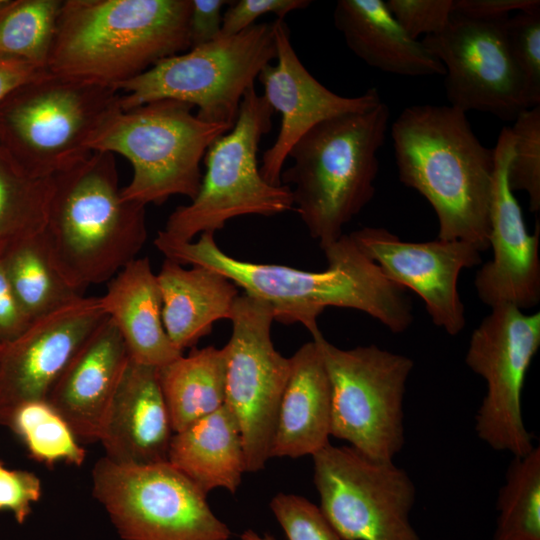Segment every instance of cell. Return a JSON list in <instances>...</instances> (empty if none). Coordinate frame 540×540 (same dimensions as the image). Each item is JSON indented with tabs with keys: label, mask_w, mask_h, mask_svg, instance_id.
Segmentation results:
<instances>
[{
	"label": "cell",
	"mask_w": 540,
	"mask_h": 540,
	"mask_svg": "<svg viewBox=\"0 0 540 540\" xmlns=\"http://www.w3.org/2000/svg\"><path fill=\"white\" fill-rule=\"evenodd\" d=\"M331 386V436L363 455L393 461L404 446L403 402L411 358L376 345L341 349L312 337Z\"/></svg>",
	"instance_id": "10"
},
{
	"label": "cell",
	"mask_w": 540,
	"mask_h": 540,
	"mask_svg": "<svg viewBox=\"0 0 540 540\" xmlns=\"http://www.w3.org/2000/svg\"><path fill=\"white\" fill-rule=\"evenodd\" d=\"M388 122L389 108L381 101L316 124L291 148L293 164L282 171L281 184L294 185V208L322 249L373 198Z\"/></svg>",
	"instance_id": "5"
},
{
	"label": "cell",
	"mask_w": 540,
	"mask_h": 540,
	"mask_svg": "<svg viewBox=\"0 0 540 540\" xmlns=\"http://www.w3.org/2000/svg\"><path fill=\"white\" fill-rule=\"evenodd\" d=\"M1 261L11 288L31 321L83 296L55 267L43 232L8 244L1 251Z\"/></svg>",
	"instance_id": "28"
},
{
	"label": "cell",
	"mask_w": 540,
	"mask_h": 540,
	"mask_svg": "<svg viewBox=\"0 0 540 540\" xmlns=\"http://www.w3.org/2000/svg\"><path fill=\"white\" fill-rule=\"evenodd\" d=\"M188 23L190 49L221 36L222 8L229 5L228 0H191Z\"/></svg>",
	"instance_id": "39"
},
{
	"label": "cell",
	"mask_w": 540,
	"mask_h": 540,
	"mask_svg": "<svg viewBox=\"0 0 540 540\" xmlns=\"http://www.w3.org/2000/svg\"><path fill=\"white\" fill-rule=\"evenodd\" d=\"M333 20L348 48L371 67L410 77L445 75L443 64L404 31L383 0H339Z\"/></svg>",
	"instance_id": "24"
},
{
	"label": "cell",
	"mask_w": 540,
	"mask_h": 540,
	"mask_svg": "<svg viewBox=\"0 0 540 540\" xmlns=\"http://www.w3.org/2000/svg\"><path fill=\"white\" fill-rule=\"evenodd\" d=\"M273 113L254 86L246 91L234 126L205 153L206 172L197 195L169 215L161 234L189 242L198 234L223 229L235 217H269L294 208L290 186L269 184L258 167L259 143L272 128Z\"/></svg>",
	"instance_id": "9"
},
{
	"label": "cell",
	"mask_w": 540,
	"mask_h": 540,
	"mask_svg": "<svg viewBox=\"0 0 540 540\" xmlns=\"http://www.w3.org/2000/svg\"><path fill=\"white\" fill-rule=\"evenodd\" d=\"M168 462L206 495L217 488L235 493L247 469L241 430L234 414L223 404L174 433Z\"/></svg>",
	"instance_id": "26"
},
{
	"label": "cell",
	"mask_w": 540,
	"mask_h": 540,
	"mask_svg": "<svg viewBox=\"0 0 540 540\" xmlns=\"http://www.w3.org/2000/svg\"><path fill=\"white\" fill-rule=\"evenodd\" d=\"M157 275L162 320L172 344L181 352L212 331L220 319H229L239 296L235 284L211 269L165 258Z\"/></svg>",
	"instance_id": "25"
},
{
	"label": "cell",
	"mask_w": 540,
	"mask_h": 540,
	"mask_svg": "<svg viewBox=\"0 0 540 540\" xmlns=\"http://www.w3.org/2000/svg\"><path fill=\"white\" fill-rule=\"evenodd\" d=\"M119 91L46 71L0 103V145L30 175L52 178L88 157Z\"/></svg>",
	"instance_id": "6"
},
{
	"label": "cell",
	"mask_w": 540,
	"mask_h": 540,
	"mask_svg": "<svg viewBox=\"0 0 540 540\" xmlns=\"http://www.w3.org/2000/svg\"><path fill=\"white\" fill-rule=\"evenodd\" d=\"M385 2L404 31L416 40L423 34L429 36L440 33L448 24L453 12V0H388Z\"/></svg>",
	"instance_id": "36"
},
{
	"label": "cell",
	"mask_w": 540,
	"mask_h": 540,
	"mask_svg": "<svg viewBox=\"0 0 540 540\" xmlns=\"http://www.w3.org/2000/svg\"><path fill=\"white\" fill-rule=\"evenodd\" d=\"M509 17L481 19L452 12L440 33L421 40L445 68L450 106L465 113H490L504 121H514L533 108L509 48Z\"/></svg>",
	"instance_id": "15"
},
{
	"label": "cell",
	"mask_w": 540,
	"mask_h": 540,
	"mask_svg": "<svg viewBox=\"0 0 540 540\" xmlns=\"http://www.w3.org/2000/svg\"><path fill=\"white\" fill-rule=\"evenodd\" d=\"M92 495L122 540H229L207 495L169 462L119 464L105 456L91 472Z\"/></svg>",
	"instance_id": "11"
},
{
	"label": "cell",
	"mask_w": 540,
	"mask_h": 540,
	"mask_svg": "<svg viewBox=\"0 0 540 540\" xmlns=\"http://www.w3.org/2000/svg\"><path fill=\"white\" fill-rule=\"evenodd\" d=\"M191 104L162 99L112 113L90 143V150L119 154L133 168L122 196L146 206L171 196L197 195L200 163L208 147L230 128L204 122Z\"/></svg>",
	"instance_id": "7"
},
{
	"label": "cell",
	"mask_w": 540,
	"mask_h": 540,
	"mask_svg": "<svg viewBox=\"0 0 540 540\" xmlns=\"http://www.w3.org/2000/svg\"><path fill=\"white\" fill-rule=\"evenodd\" d=\"M309 0H236L223 13L221 36H232L255 24L260 16L275 14L283 19L293 11L311 5Z\"/></svg>",
	"instance_id": "38"
},
{
	"label": "cell",
	"mask_w": 540,
	"mask_h": 540,
	"mask_svg": "<svg viewBox=\"0 0 540 540\" xmlns=\"http://www.w3.org/2000/svg\"><path fill=\"white\" fill-rule=\"evenodd\" d=\"M191 4L64 0L47 71L118 90L162 59L190 49Z\"/></svg>",
	"instance_id": "3"
},
{
	"label": "cell",
	"mask_w": 540,
	"mask_h": 540,
	"mask_svg": "<svg viewBox=\"0 0 540 540\" xmlns=\"http://www.w3.org/2000/svg\"><path fill=\"white\" fill-rule=\"evenodd\" d=\"M157 369L129 359L99 437L105 457L119 464L168 462L174 434Z\"/></svg>",
	"instance_id": "21"
},
{
	"label": "cell",
	"mask_w": 540,
	"mask_h": 540,
	"mask_svg": "<svg viewBox=\"0 0 540 540\" xmlns=\"http://www.w3.org/2000/svg\"><path fill=\"white\" fill-rule=\"evenodd\" d=\"M46 71L24 59L0 55V103L14 90Z\"/></svg>",
	"instance_id": "42"
},
{
	"label": "cell",
	"mask_w": 540,
	"mask_h": 540,
	"mask_svg": "<svg viewBox=\"0 0 540 540\" xmlns=\"http://www.w3.org/2000/svg\"><path fill=\"white\" fill-rule=\"evenodd\" d=\"M63 0H2L0 55L47 69Z\"/></svg>",
	"instance_id": "31"
},
{
	"label": "cell",
	"mask_w": 540,
	"mask_h": 540,
	"mask_svg": "<svg viewBox=\"0 0 540 540\" xmlns=\"http://www.w3.org/2000/svg\"><path fill=\"white\" fill-rule=\"evenodd\" d=\"M106 318L99 297H85L30 323L0 347V426L15 407L46 400L74 354Z\"/></svg>",
	"instance_id": "17"
},
{
	"label": "cell",
	"mask_w": 540,
	"mask_h": 540,
	"mask_svg": "<svg viewBox=\"0 0 540 540\" xmlns=\"http://www.w3.org/2000/svg\"><path fill=\"white\" fill-rule=\"evenodd\" d=\"M270 508L288 540H344L320 508L302 496L278 493Z\"/></svg>",
	"instance_id": "35"
},
{
	"label": "cell",
	"mask_w": 540,
	"mask_h": 540,
	"mask_svg": "<svg viewBox=\"0 0 540 540\" xmlns=\"http://www.w3.org/2000/svg\"><path fill=\"white\" fill-rule=\"evenodd\" d=\"M214 234L204 232L197 241L177 242L158 232L154 245L165 258L181 265L220 273L246 295L268 304L274 321L300 323L312 337L320 332L317 319L327 307L362 311L395 334L413 322L406 289L389 280L350 235L343 234L322 249L326 269L305 271L236 259L219 248Z\"/></svg>",
	"instance_id": "1"
},
{
	"label": "cell",
	"mask_w": 540,
	"mask_h": 540,
	"mask_svg": "<svg viewBox=\"0 0 540 540\" xmlns=\"http://www.w3.org/2000/svg\"><path fill=\"white\" fill-rule=\"evenodd\" d=\"M276 64H267L257 79L270 107L281 114V126L274 143L263 153L260 172L271 185L281 184V173L294 144L316 124L347 113L360 112L382 100L372 87L355 97L329 90L306 69L290 41V29L283 19L273 21Z\"/></svg>",
	"instance_id": "19"
},
{
	"label": "cell",
	"mask_w": 540,
	"mask_h": 540,
	"mask_svg": "<svg viewBox=\"0 0 540 540\" xmlns=\"http://www.w3.org/2000/svg\"><path fill=\"white\" fill-rule=\"evenodd\" d=\"M400 181L434 209L438 239L489 248L494 151L450 105L406 107L391 128Z\"/></svg>",
	"instance_id": "2"
},
{
	"label": "cell",
	"mask_w": 540,
	"mask_h": 540,
	"mask_svg": "<svg viewBox=\"0 0 540 540\" xmlns=\"http://www.w3.org/2000/svg\"><path fill=\"white\" fill-rule=\"evenodd\" d=\"M274 24H254L238 34L162 59L121 84V110L172 99L198 108L204 122L232 128L246 91L276 59Z\"/></svg>",
	"instance_id": "8"
},
{
	"label": "cell",
	"mask_w": 540,
	"mask_h": 540,
	"mask_svg": "<svg viewBox=\"0 0 540 540\" xmlns=\"http://www.w3.org/2000/svg\"><path fill=\"white\" fill-rule=\"evenodd\" d=\"M493 540H540V448L511 461L500 488Z\"/></svg>",
	"instance_id": "30"
},
{
	"label": "cell",
	"mask_w": 540,
	"mask_h": 540,
	"mask_svg": "<svg viewBox=\"0 0 540 540\" xmlns=\"http://www.w3.org/2000/svg\"><path fill=\"white\" fill-rule=\"evenodd\" d=\"M514 135L503 127L494 151V175L489 215V247L492 260L478 270L475 288L490 308L513 305L520 310L540 301L539 221L533 234L527 231L522 210L511 190L507 172Z\"/></svg>",
	"instance_id": "18"
},
{
	"label": "cell",
	"mask_w": 540,
	"mask_h": 540,
	"mask_svg": "<svg viewBox=\"0 0 540 540\" xmlns=\"http://www.w3.org/2000/svg\"><path fill=\"white\" fill-rule=\"evenodd\" d=\"M129 359L124 339L106 316L52 386L46 400L64 418L79 442L99 441Z\"/></svg>",
	"instance_id": "20"
},
{
	"label": "cell",
	"mask_w": 540,
	"mask_h": 540,
	"mask_svg": "<svg viewBox=\"0 0 540 540\" xmlns=\"http://www.w3.org/2000/svg\"><path fill=\"white\" fill-rule=\"evenodd\" d=\"M41 495V480L35 473L9 469L0 461V511L10 512L18 524H23Z\"/></svg>",
	"instance_id": "37"
},
{
	"label": "cell",
	"mask_w": 540,
	"mask_h": 540,
	"mask_svg": "<svg viewBox=\"0 0 540 540\" xmlns=\"http://www.w3.org/2000/svg\"><path fill=\"white\" fill-rule=\"evenodd\" d=\"M331 436V386L317 343L303 344L290 357L271 457L313 455Z\"/></svg>",
	"instance_id": "23"
},
{
	"label": "cell",
	"mask_w": 540,
	"mask_h": 540,
	"mask_svg": "<svg viewBox=\"0 0 540 540\" xmlns=\"http://www.w3.org/2000/svg\"><path fill=\"white\" fill-rule=\"evenodd\" d=\"M173 432H180L225 402L226 353L207 346L193 349L157 369Z\"/></svg>",
	"instance_id": "27"
},
{
	"label": "cell",
	"mask_w": 540,
	"mask_h": 540,
	"mask_svg": "<svg viewBox=\"0 0 540 540\" xmlns=\"http://www.w3.org/2000/svg\"><path fill=\"white\" fill-rule=\"evenodd\" d=\"M5 427L22 441L29 456L42 464L53 466L63 462L81 466L86 460V450L47 400L19 404L10 413Z\"/></svg>",
	"instance_id": "32"
},
{
	"label": "cell",
	"mask_w": 540,
	"mask_h": 540,
	"mask_svg": "<svg viewBox=\"0 0 540 540\" xmlns=\"http://www.w3.org/2000/svg\"><path fill=\"white\" fill-rule=\"evenodd\" d=\"M226 353L225 402L239 424L247 472L264 469L271 451L290 358L271 338L273 313L265 302L243 294L234 303Z\"/></svg>",
	"instance_id": "14"
},
{
	"label": "cell",
	"mask_w": 540,
	"mask_h": 540,
	"mask_svg": "<svg viewBox=\"0 0 540 540\" xmlns=\"http://www.w3.org/2000/svg\"><path fill=\"white\" fill-rule=\"evenodd\" d=\"M145 207L123 198L109 152L93 151L54 176L43 237L65 280L81 292L136 259L147 239Z\"/></svg>",
	"instance_id": "4"
},
{
	"label": "cell",
	"mask_w": 540,
	"mask_h": 540,
	"mask_svg": "<svg viewBox=\"0 0 540 540\" xmlns=\"http://www.w3.org/2000/svg\"><path fill=\"white\" fill-rule=\"evenodd\" d=\"M240 538L242 540H276L272 535L270 534H264L260 535L257 532L248 529L245 530L241 535Z\"/></svg>",
	"instance_id": "43"
},
{
	"label": "cell",
	"mask_w": 540,
	"mask_h": 540,
	"mask_svg": "<svg viewBox=\"0 0 540 540\" xmlns=\"http://www.w3.org/2000/svg\"><path fill=\"white\" fill-rule=\"evenodd\" d=\"M385 276L414 291L437 327L458 335L466 326L457 289L465 268L482 262L481 251L462 240L406 242L385 228L364 227L349 234Z\"/></svg>",
	"instance_id": "16"
},
{
	"label": "cell",
	"mask_w": 540,
	"mask_h": 540,
	"mask_svg": "<svg viewBox=\"0 0 540 540\" xmlns=\"http://www.w3.org/2000/svg\"><path fill=\"white\" fill-rule=\"evenodd\" d=\"M99 301L134 362L160 368L183 355L165 331L160 288L148 257L123 267L107 282Z\"/></svg>",
	"instance_id": "22"
},
{
	"label": "cell",
	"mask_w": 540,
	"mask_h": 540,
	"mask_svg": "<svg viewBox=\"0 0 540 540\" xmlns=\"http://www.w3.org/2000/svg\"><path fill=\"white\" fill-rule=\"evenodd\" d=\"M539 8V0H453V12L481 19L508 17L514 11Z\"/></svg>",
	"instance_id": "41"
},
{
	"label": "cell",
	"mask_w": 540,
	"mask_h": 540,
	"mask_svg": "<svg viewBox=\"0 0 540 540\" xmlns=\"http://www.w3.org/2000/svg\"><path fill=\"white\" fill-rule=\"evenodd\" d=\"M540 346V312L513 305L491 308L471 334L467 366L486 383L475 415L478 438L495 451L523 456L533 448L522 414V390Z\"/></svg>",
	"instance_id": "13"
},
{
	"label": "cell",
	"mask_w": 540,
	"mask_h": 540,
	"mask_svg": "<svg viewBox=\"0 0 540 540\" xmlns=\"http://www.w3.org/2000/svg\"><path fill=\"white\" fill-rule=\"evenodd\" d=\"M31 322L9 284L0 251V347L18 338Z\"/></svg>",
	"instance_id": "40"
},
{
	"label": "cell",
	"mask_w": 540,
	"mask_h": 540,
	"mask_svg": "<svg viewBox=\"0 0 540 540\" xmlns=\"http://www.w3.org/2000/svg\"><path fill=\"white\" fill-rule=\"evenodd\" d=\"M2 2V0H0V3Z\"/></svg>",
	"instance_id": "44"
},
{
	"label": "cell",
	"mask_w": 540,
	"mask_h": 540,
	"mask_svg": "<svg viewBox=\"0 0 540 540\" xmlns=\"http://www.w3.org/2000/svg\"><path fill=\"white\" fill-rule=\"evenodd\" d=\"M514 146L507 179L511 190L524 191L530 211L540 210V105L523 111L510 127Z\"/></svg>",
	"instance_id": "33"
},
{
	"label": "cell",
	"mask_w": 540,
	"mask_h": 540,
	"mask_svg": "<svg viewBox=\"0 0 540 540\" xmlns=\"http://www.w3.org/2000/svg\"><path fill=\"white\" fill-rule=\"evenodd\" d=\"M312 458L319 508L344 540H421L410 521L416 488L404 469L330 442Z\"/></svg>",
	"instance_id": "12"
},
{
	"label": "cell",
	"mask_w": 540,
	"mask_h": 540,
	"mask_svg": "<svg viewBox=\"0 0 540 540\" xmlns=\"http://www.w3.org/2000/svg\"><path fill=\"white\" fill-rule=\"evenodd\" d=\"M507 38L533 105H540V8L518 11L507 22Z\"/></svg>",
	"instance_id": "34"
},
{
	"label": "cell",
	"mask_w": 540,
	"mask_h": 540,
	"mask_svg": "<svg viewBox=\"0 0 540 540\" xmlns=\"http://www.w3.org/2000/svg\"><path fill=\"white\" fill-rule=\"evenodd\" d=\"M52 190L53 177L30 175L0 145V251L44 231Z\"/></svg>",
	"instance_id": "29"
}]
</instances>
